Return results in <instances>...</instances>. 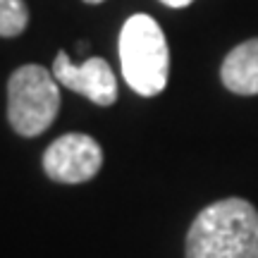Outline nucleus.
I'll return each instance as SVG.
<instances>
[{
    "mask_svg": "<svg viewBox=\"0 0 258 258\" xmlns=\"http://www.w3.org/2000/svg\"><path fill=\"white\" fill-rule=\"evenodd\" d=\"M186 258H258V211L234 196L211 203L189 227Z\"/></svg>",
    "mask_w": 258,
    "mask_h": 258,
    "instance_id": "obj_1",
    "label": "nucleus"
},
{
    "mask_svg": "<svg viewBox=\"0 0 258 258\" xmlns=\"http://www.w3.org/2000/svg\"><path fill=\"white\" fill-rule=\"evenodd\" d=\"M122 77L139 96H158L167 86L170 50L165 34L153 17L132 15L120 31Z\"/></svg>",
    "mask_w": 258,
    "mask_h": 258,
    "instance_id": "obj_2",
    "label": "nucleus"
},
{
    "mask_svg": "<svg viewBox=\"0 0 258 258\" xmlns=\"http://www.w3.org/2000/svg\"><path fill=\"white\" fill-rule=\"evenodd\" d=\"M60 110L57 79L41 64H24L8 82V120L22 137L43 134Z\"/></svg>",
    "mask_w": 258,
    "mask_h": 258,
    "instance_id": "obj_3",
    "label": "nucleus"
},
{
    "mask_svg": "<svg viewBox=\"0 0 258 258\" xmlns=\"http://www.w3.org/2000/svg\"><path fill=\"white\" fill-rule=\"evenodd\" d=\"M103 165L101 144L89 134L70 132L55 139L43 153V170L60 184H82L98 175Z\"/></svg>",
    "mask_w": 258,
    "mask_h": 258,
    "instance_id": "obj_4",
    "label": "nucleus"
},
{
    "mask_svg": "<svg viewBox=\"0 0 258 258\" xmlns=\"http://www.w3.org/2000/svg\"><path fill=\"white\" fill-rule=\"evenodd\" d=\"M53 77L57 79V84L86 96L96 105H112L117 98L115 74H112L110 64L98 55L89 57L84 64H74L70 55L60 50L53 62Z\"/></svg>",
    "mask_w": 258,
    "mask_h": 258,
    "instance_id": "obj_5",
    "label": "nucleus"
},
{
    "mask_svg": "<svg viewBox=\"0 0 258 258\" xmlns=\"http://www.w3.org/2000/svg\"><path fill=\"white\" fill-rule=\"evenodd\" d=\"M220 77L232 93L258 96V38H249L232 48L222 62Z\"/></svg>",
    "mask_w": 258,
    "mask_h": 258,
    "instance_id": "obj_6",
    "label": "nucleus"
},
{
    "mask_svg": "<svg viewBox=\"0 0 258 258\" xmlns=\"http://www.w3.org/2000/svg\"><path fill=\"white\" fill-rule=\"evenodd\" d=\"M29 24V10L24 0H0V36H19Z\"/></svg>",
    "mask_w": 258,
    "mask_h": 258,
    "instance_id": "obj_7",
    "label": "nucleus"
},
{
    "mask_svg": "<svg viewBox=\"0 0 258 258\" xmlns=\"http://www.w3.org/2000/svg\"><path fill=\"white\" fill-rule=\"evenodd\" d=\"M163 5H167V8H186V5H191L194 0H160Z\"/></svg>",
    "mask_w": 258,
    "mask_h": 258,
    "instance_id": "obj_8",
    "label": "nucleus"
},
{
    "mask_svg": "<svg viewBox=\"0 0 258 258\" xmlns=\"http://www.w3.org/2000/svg\"><path fill=\"white\" fill-rule=\"evenodd\" d=\"M84 3H89V5H98V3H103V0H84Z\"/></svg>",
    "mask_w": 258,
    "mask_h": 258,
    "instance_id": "obj_9",
    "label": "nucleus"
}]
</instances>
